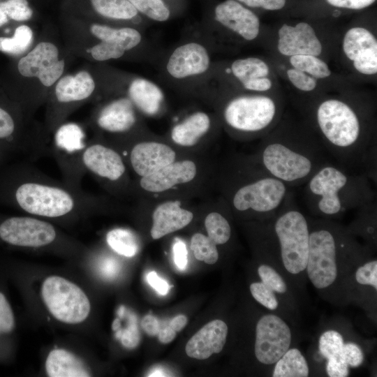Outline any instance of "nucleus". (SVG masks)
<instances>
[{
  "mask_svg": "<svg viewBox=\"0 0 377 377\" xmlns=\"http://www.w3.org/2000/svg\"><path fill=\"white\" fill-rule=\"evenodd\" d=\"M147 279L149 285L160 295H165L168 294L170 286L165 280L160 278L155 272H149Z\"/></svg>",
  "mask_w": 377,
  "mask_h": 377,
  "instance_id": "nucleus-48",
  "label": "nucleus"
},
{
  "mask_svg": "<svg viewBox=\"0 0 377 377\" xmlns=\"http://www.w3.org/2000/svg\"><path fill=\"white\" fill-rule=\"evenodd\" d=\"M246 89L255 91H265L271 89L272 81L267 77L256 78L242 84Z\"/></svg>",
  "mask_w": 377,
  "mask_h": 377,
  "instance_id": "nucleus-49",
  "label": "nucleus"
},
{
  "mask_svg": "<svg viewBox=\"0 0 377 377\" xmlns=\"http://www.w3.org/2000/svg\"><path fill=\"white\" fill-rule=\"evenodd\" d=\"M347 339L336 329H327L319 336L318 353L325 360V372L329 377H346L350 369L346 361Z\"/></svg>",
  "mask_w": 377,
  "mask_h": 377,
  "instance_id": "nucleus-20",
  "label": "nucleus"
},
{
  "mask_svg": "<svg viewBox=\"0 0 377 377\" xmlns=\"http://www.w3.org/2000/svg\"><path fill=\"white\" fill-rule=\"evenodd\" d=\"M163 374L159 371V370H156L154 371V372H152L150 375H149V376H164V375H163Z\"/></svg>",
  "mask_w": 377,
  "mask_h": 377,
  "instance_id": "nucleus-57",
  "label": "nucleus"
},
{
  "mask_svg": "<svg viewBox=\"0 0 377 377\" xmlns=\"http://www.w3.org/2000/svg\"><path fill=\"white\" fill-rule=\"evenodd\" d=\"M13 153L4 145L0 143V167Z\"/></svg>",
  "mask_w": 377,
  "mask_h": 377,
  "instance_id": "nucleus-54",
  "label": "nucleus"
},
{
  "mask_svg": "<svg viewBox=\"0 0 377 377\" xmlns=\"http://www.w3.org/2000/svg\"><path fill=\"white\" fill-rule=\"evenodd\" d=\"M263 256L286 277L301 287L306 278L309 246V219L289 193L283 205L270 220L258 221Z\"/></svg>",
  "mask_w": 377,
  "mask_h": 377,
  "instance_id": "nucleus-3",
  "label": "nucleus"
},
{
  "mask_svg": "<svg viewBox=\"0 0 377 377\" xmlns=\"http://www.w3.org/2000/svg\"><path fill=\"white\" fill-rule=\"evenodd\" d=\"M320 141L304 135L272 134L262 142L255 158L289 188L304 184L328 162Z\"/></svg>",
  "mask_w": 377,
  "mask_h": 377,
  "instance_id": "nucleus-5",
  "label": "nucleus"
},
{
  "mask_svg": "<svg viewBox=\"0 0 377 377\" xmlns=\"http://www.w3.org/2000/svg\"><path fill=\"white\" fill-rule=\"evenodd\" d=\"M44 303L51 314L61 322L76 324L84 321L90 312V302L75 283L58 276L45 279L41 288Z\"/></svg>",
  "mask_w": 377,
  "mask_h": 377,
  "instance_id": "nucleus-8",
  "label": "nucleus"
},
{
  "mask_svg": "<svg viewBox=\"0 0 377 377\" xmlns=\"http://www.w3.org/2000/svg\"><path fill=\"white\" fill-rule=\"evenodd\" d=\"M93 9L100 15L113 20H131L138 10L128 0H90Z\"/></svg>",
  "mask_w": 377,
  "mask_h": 377,
  "instance_id": "nucleus-32",
  "label": "nucleus"
},
{
  "mask_svg": "<svg viewBox=\"0 0 377 377\" xmlns=\"http://www.w3.org/2000/svg\"><path fill=\"white\" fill-rule=\"evenodd\" d=\"M207 236L216 245L226 244L232 235V229L228 220L221 213L212 212L205 219Z\"/></svg>",
  "mask_w": 377,
  "mask_h": 377,
  "instance_id": "nucleus-36",
  "label": "nucleus"
},
{
  "mask_svg": "<svg viewBox=\"0 0 377 377\" xmlns=\"http://www.w3.org/2000/svg\"><path fill=\"white\" fill-rule=\"evenodd\" d=\"M369 253L355 268L348 282L347 300L357 301L364 306L369 300L376 303L377 293V260Z\"/></svg>",
  "mask_w": 377,
  "mask_h": 377,
  "instance_id": "nucleus-24",
  "label": "nucleus"
},
{
  "mask_svg": "<svg viewBox=\"0 0 377 377\" xmlns=\"http://www.w3.org/2000/svg\"><path fill=\"white\" fill-rule=\"evenodd\" d=\"M87 173L110 183L121 181L126 174L123 157L114 148L96 140L88 141L82 156Z\"/></svg>",
  "mask_w": 377,
  "mask_h": 377,
  "instance_id": "nucleus-14",
  "label": "nucleus"
},
{
  "mask_svg": "<svg viewBox=\"0 0 377 377\" xmlns=\"http://www.w3.org/2000/svg\"><path fill=\"white\" fill-rule=\"evenodd\" d=\"M108 246L117 253L131 258L138 251V240L135 234L125 228H114L106 235Z\"/></svg>",
  "mask_w": 377,
  "mask_h": 377,
  "instance_id": "nucleus-33",
  "label": "nucleus"
},
{
  "mask_svg": "<svg viewBox=\"0 0 377 377\" xmlns=\"http://www.w3.org/2000/svg\"><path fill=\"white\" fill-rule=\"evenodd\" d=\"M128 94L133 105L147 115L156 114L163 101L161 89L145 78L133 80L129 84Z\"/></svg>",
  "mask_w": 377,
  "mask_h": 377,
  "instance_id": "nucleus-27",
  "label": "nucleus"
},
{
  "mask_svg": "<svg viewBox=\"0 0 377 377\" xmlns=\"http://www.w3.org/2000/svg\"><path fill=\"white\" fill-rule=\"evenodd\" d=\"M258 279L249 285L252 297L267 311L285 318L296 310V300L284 275L265 258L256 268Z\"/></svg>",
  "mask_w": 377,
  "mask_h": 377,
  "instance_id": "nucleus-9",
  "label": "nucleus"
},
{
  "mask_svg": "<svg viewBox=\"0 0 377 377\" xmlns=\"http://www.w3.org/2000/svg\"><path fill=\"white\" fill-rule=\"evenodd\" d=\"M210 59L207 49L200 43L191 42L177 47L166 65L168 73L174 78L183 79L205 73Z\"/></svg>",
  "mask_w": 377,
  "mask_h": 377,
  "instance_id": "nucleus-17",
  "label": "nucleus"
},
{
  "mask_svg": "<svg viewBox=\"0 0 377 377\" xmlns=\"http://www.w3.org/2000/svg\"><path fill=\"white\" fill-rule=\"evenodd\" d=\"M45 369L50 377H88L86 364L75 354L65 349L52 350L47 357Z\"/></svg>",
  "mask_w": 377,
  "mask_h": 377,
  "instance_id": "nucleus-26",
  "label": "nucleus"
},
{
  "mask_svg": "<svg viewBox=\"0 0 377 377\" xmlns=\"http://www.w3.org/2000/svg\"><path fill=\"white\" fill-rule=\"evenodd\" d=\"M52 133L48 153L57 163L62 181L74 188L82 189V181L87 174L82 156L88 142L84 128L79 124L64 121Z\"/></svg>",
  "mask_w": 377,
  "mask_h": 377,
  "instance_id": "nucleus-7",
  "label": "nucleus"
},
{
  "mask_svg": "<svg viewBox=\"0 0 377 377\" xmlns=\"http://www.w3.org/2000/svg\"><path fill=\"white\" fill-rule=\"evenodd\" d=\"M310 368L307 360L296 347H290L273 365V377H307Z\"/></svg>",
  "mask_w": 377,
  "mask_h": 377,
  "instance_id": "nucleus-30",
  "label": "nucleus"
},
{
  "mask_svg": "<svg viewBox=\"0 0 377 377\" xmlns=\"http://www.w3.org/2000/svg\"><path fill=\"white\" fill-rule=\"evenodd\" d=\"M278 34V50L283 55L310 54L317 57L322 52V45L314 29L306 22H301L295 26L284 24Z\"/></svg>",
  "mask_w": 377,
  "mask_h": 377,
  "instance_id": "nucleus-18",
  "label": "nucleus"
},
{
  "mask_svg": "<svg viewBox=\"0 0 377 377\" xmlns=\"http://www.w3.org/2000/svg\"><path fill=\"white\" fill-rule=\"evenodd\" d=\"M58 232L50 222L32 216L0 217V240L12 246L43 248L56 242Z\"/></svg>",
  "mask_w": 377,
  "mask_h": 377,
  "instance_id": "nucleus-12",
  "label": "nucleus"
},
{
  "mask_svg": "<svg viewBox=\"0 0 377 377\" xmlns=\"http://www.w3.org/2000/svg\"><path fill=\"white\" fill-rule=\"evenodd\" d=\"M94 121L97 128L103 131L126 133L136 122L134 105L128 98L114 100L97 111Z\"/></svg>",
  "mask_w": 377,
  "mask_h": 377,
  "instance_id": "nucleus-23",
  "label": "nucleus"
},
{
  "mask_svg": "<svg viewBox=\"0 0 377 377\" xmlns=\"http://www.w3.org/2000/svg\"><path fill=\"white\" fill-rule=\"evenodd\" d=\"M92 58L98 61H104L121 57L125 50L119 45L109 41H101L89 50Z\"/></svg>",
  "mask_w": 377,
  "mask_h": 377,
  "instance_id": "nucleus-41",
  "label": "nucleus"
},
{
  "mask_svg": "<svg viewBox=\"0 0 377 377\" xmlns=\"http://www.w3.org/2000/svg\"><path fill=\"white\" fill-rule=\"evenodd\" d=\"M196 165L189 160L172 162L140 180L145 191L158 193L170 189L175 185L193 180L196 175Z\"/></svg>",
  "mask_w": 377,
  "mask_h": 377,
  "instance_id": "nucleus-22",
  "label": "nucleus"
},
{
  "mask_svg": "<svg viewBox=\"0 0 377 377\" xmlns=\"http://www.w3.org/2000/svg\"><path fill=\"white\" fill-rule=\"evenodd\" d=\"M330 6L337 8L359 10L368 8L376 0H325Z\"/></svg>",
  "mask_w": 377,
  "mask_h": 377,
  "instance_id": "nucleus-46",
  "label": "nucleus"
},
{
  "mask_svg": "<svg viewBox=\"0 0 377 377\" xmlns=\"http://www.w3.org/2000/svg\"><path fill=\"white\" fill-rule=\"evenodd\" d=\"M292 329L279 315L267 310L256 323L253 353L262 365L273 366L291 346Z\"/></svg>",
  "mask_w": 377,
  "mask_h": 377,
  "instance_id": "nucleus-11",
  "label": "nucleus"
},
{
  "mask_svg": "<svg viewBox=\"0 0 377 377\" xmlns=\"http://www.w3.org/2000/svg\"><path fill=\"white\" fill-rule=\"evenodd\" d=\"M14 327L13 310L5 295L0 292V334L10 332Z\"/></svg>",
  "mask_w": 377,
  "mask_h": 377,
  "instance_id": "nucleus-44",
  "label": "nucleus"
},
{
  "mask_svg": "<svg viewBox=\"0 0 377 377\" xmlns=\"http://www.w3.org/2000/svg\"><path fill=\"white\" fill-rule=\"evenodd\" d=\"M210 124L209 117L206 113H193L173 127L171 131L172 140L180 146H193L208 131Z\"/></svg>",
  "mask_w": 377,
  "mask_h": 377,
  "instance_id": "nucleus-28",
  "label": "nucleus"
},
{
  "mask_svg": "<svg viewBox=\"0 0 377 377\" xmlns=\"http://www.w3.org/2000/svg\"><path fill=\"white\" fill-rule=\"evenodd\" d=\"M0 8L9 20L17 22L28 21L34 14L28 0H4L0 2Z\"/></svg>",
  "mask_w": 377,
  "mask_h": 377,
  "instance_id": "nucleus-40",
  "label": "nucleus"
},
{
  "mask_svg": "<svg viewBox=\"0 0 377 377\" xmlns=\"http://www.w3.org/2000/svg\"><path fill=\"white\" fill-rule=\"evenodd\" d=\"M249 8H262L268 11H278L284 8L288 0H236Z\"/></svg>",
  "mask_w": 377,
  "mask_h": 377,
  "instance_id": "nucleus-45",
  "label": "nucleus"
},
{
  "mask_svg": "<svg viewBox=\"0 0 377 377\" xmlns=\"http://www.w3.org/2000/svg\"><path fill=\"white\" fill-rule=\"evenodd\" d=\"M158 340L162 343H168L171 342L176 337V332L169 325H160V330L157 334Z\"/></svg>",
  "mask_w": 377,
  "mask_h": 377,
  "instance_id": "nucleus-52",
  "label": "nucleus"
},
{
  "mask_svg": "<svg viewBox=\"0 0 377 377\" xmlns=\"http://www.w3.org/2000/svg\"><path fill=\"white\" fill-rule=\"evenodd\" d=\"M231 71L242 84L256 78L267 77L269 74L267 64L255 57L235 60L232 64Z\"/></svg>",
  "mask_w": 377,
  "mask_h": 377,
  "instance_id": "nucleus-34",
  "label": "nucleus"
},
{
  "mask_svg": "<svg viewBox=\"0 0 377 377\" xmlns=\"http://www.w3.org/2000/svg\"><path fill=\"white\" fill-rule=\"evenodd\" d=\"M288 188L256 160L253 175L232 192V207L238 212L253 214L258 221H269L285 202L290 193Z\"/></svg>",
  "mask_w": 377,
  "mask_h": 377,
  "instance_id": "nucleus-6",
  "label": "nucleus"
},
{
  "mask_svg": "<svg viewBox=\"0 0 377 377\" xmlns=\"http://www.w3.org/2000/svg\"><path fill=\"white\" fill-rule=\"evenodd\" d=\"M193 218V213L182 208L179 201H168L160 204L152 214L151 236L154 239H160L184 228Z\"/></svg>",
  "mask_w": 377,
  "mask_h": 377,
  "instance_id": "nucleus-25",
  "label": "nucleus"
},
{
  "mask_svg": "<svg viewBox=\"0 0 377 377\" xmlns=\"http://www.w3.org/2000/svg\"><path fill=\"white\" fill-rule=\"evenodd\" d=\"M355 221L347 227L356 237H362L374 247L376 239V202L374 200L357 209Z\"/></svg>",
  "mask_w": 377,
  "mask_h": 377,
  "instance_id": "nucleus-31",
  "label": "nucleus"
},
{
  "mask_svg": "<svg viewBox=\"0 0 377 377\" xmlns=\"http://www.w3.org/2000/svg\"><path fill=\"white\" fill-rule=\"evenodd\" d=\"M8 20L9 19L6 15V13L0 8V27L8 23Z\"/></svg>",
  "mask_w": 377,
  "mask_h": 377,
  "instance_id": "nucleus-55",
  "label": "nucleus"
},
{
  "mask_svg": "<svg viewBox=\"0 0 377 377\" xmlns=\"http://www.w3.org/2000/svg\"><path fill=\"white\" fill-rule=\"evenodd\" d=\"M309 246L306 278L324 297L347 299L349 279L356 266L369 253L347 227L327 219L308 217Z\"/></svg>",
  "mask_w": 377,
  "mask_h": 377,
  "instance_id": "nucleus-2",
  "label": "nucleus"
},
{
  "mask_svg": "<svg viewBox=\"0 0 377 377\" xmlns=\"http://www.w3.org/2000/svg\"><path fill=\"white\" fill-rule=\"evenodd\" d=\"M343 50L358 72L364 75L377 73V41L368 29H350L344 36Z\"/></svg>",
  "mask_w": 377,
  "mask_h": 377,
  "instance_id": "nucleus-15",
  "label": "nucleus"
},
{
  "mask_svg": "<svg viewBox=\"0 0 377 377\" xmlns=\"http://www.w3.org/2000/svg\"><path fill=\"white\" fill-rule=\"evenodd\" d=\"M216 20L247 40L255 39L260 30L258 17L236 0H225L214 8Z\"/></svg>",
  "mask_w": 377,
  "mask_h": 377,
  "instance_id": "nucleus-16",
  "label": "nucleus"
},
{
  "mask_svg": "<svg viewBox=\"0 0 377 377\" xmlns=\"http://www.w3.org/2000/svg\"><path fill=\"white\" fill-rule=\"evenodd\" d=\"M112 329L113 330H117L120 327V321L118 318L115 319L112 323Z\"/></svg>",
  "mask_w": 377,
  "mask_h": 377,
  "instance_id": "nucleus-56",
  "label": "nucleus"
},
{
  "mask_svg": "<svg viewBox=\"0 0 377 377\" xmlns=\"http://www.w3.org/2000/svg\"><path fill=\"white\" fill-rule=\"evenodd\" d=\"M128 156L134 172L142 177L172 163L176 154L163 143L142 142L132 147Z\"/></svg>",
  "mask_w": 377,
  "mask_h": 377,
  "instance_id": "nucleus-19",
  "label": "nucleus"
},
{
  "mask_svg": "<svg viewBox=\"0 0 377 377\" xmlns=\"http://www.w3.org/2000/svg\"><path fill=\"white\" fill-rule=\"evenodd\" d=\"M138 10L157 22L167 21L170 10L163 0H128Z\"/></svg>",
  "mask_w": 377,
  "mask_h": 377,
  "instance_id": "nucleus-39",
  "label": "nucleus"
},
{
  "mask_svg": "<svg viewBox=\"0 0 377 377\" xmlns=\"http://www.w3.org/2000/svg\"><path fill=\"white\" fill-rule=\"evenodd\" d=\"M59 59V50L54 43L40 41L20 59L17 70L22 77L37 79L43 87H50L64 72L65 61Z\"/></svg>",
  "mask_w": 377,
  "mask_h": 377,
  "instance_id": "nucleus-13",
  "label": "nucleus"
},
{
  "mask_svg": "<svg viewBox=\"0 0 377 377\" xmlns=\"http://www.w3.org/2000/svg\"><path fill=\"white\" fill-rule=\"evenodd\" d=\"M277 114V106L269 96H242L225 107L223 118L232 128L244 133H260L269 128Z\"/></svg>",
  "mask_w": 377,
  "mask_h": 377,
  "instance_id": "nucleus-10",
  "label": "nucleus"
},
{
  "mask_svg": "<svg viewBox=\"0 0 377 377\" xmlns=\"http://www.w3.org/2000/svg\"><path fill=\"white\" fill-rule=\"evenodd\" d=\"M0 205L42 219H63L87 214L101 200L21 162L0 170Z\"/></svg>",
  "mask_w": 377,
  "mask_h": 377,
  "instance_id": "nucleus-1",
  "label": "nucleus"
},
{
  "mask_svg": "<svg viewBox=\"0 0 377 377\" xmlns=\"http://www.w3.org/2000/svg\"><path fill=\"white\" fill-rule=\"evenodd\" d=\"M141 325L143 330L148 335L156 336L159 332L161 325L154 316L147 315L142 318Z\"/></svg>",
  "mask_w": 377,
  "mask_h": 377,
  "instance_id": "nucleus-51",
  "label": "nucleus"
},
{
  "mask_svg": "<svg viewBox=\"0 0 377 377\" xmlns=\"http://www.w3.org/2000/svg\"><path fill=\"white\" fill-rule=\"evenodd\" d=\"M118 262L111 257L104 258L100 264V270L102 274L107 278H112L119 271Z\"/></svg>",
  "mask_w": 377,
  "mask_h": 377,
  "instance_id": "nucleus-50",
  "label": "nucleus"
},
{
  "mask_svg": "<svg viewBox=\"0 0 377 377\" xmlns=\"http://www.w3.org/2000/svg\"><path fill=\"white\" fill-rule=\"evenodd\" d=\"M172 249L175 265L179 269H184L188 263L187 249L185 243L180 239H176Z\"/></svg>",
  "mask_w": 377,
  "mask_h": 377,
  "instance_id": "nucleus-47",
  "label": "nucleus"
},
{
  "mask_svg": "<svg viewBox=\"0 0 377 377\" xmlns=\"http://www.w3.org/2000/svg\"><path fill=\"white\" fill-rule=\"evenodd\" d=\"M115 336L121 340L122 345L128 348H133L138 345L140 334L134 315H131L129 318L128 327L124 330H118Z\"/></svg>",
  "mask_w": 377,
  "mask_h": 377,
  "instance_id": "nucleus-42",
  "label": "nucleus"
},
{
  "mask_svg": "<svg viewBox=\"0 0 377 377\" xmlns=\"http://www.w3.org/2000/svg\"><path fill=\"white\" fill-rule=\"evenodd\" d=\"M228 333L227 324L215 319L200 329L187 342V355L197 360H205L219 353L223 348Z\"/></svg>",
  "mask_w": 377,
  "mask_h": 377,
  "instance_id": "nucleus-21",
  "label": "nucleus"
},
{
  "mask_svg": "<svg viewBox=\"0 0 377 377\" xmlns=\"http://www.w3.org/2000/svg\"><path fill=\"white\" fill-rule=\"evenodd\" d=\"M304 186L308 209L321 219L333 220L376 200L371 180L365 172L350 174L341 165L330 161L317 170Z\"/></svg>",
  "mask_w": 377,
  "mask_h": 377,
  "instance_id": "nucleus-4",
  "label": "nucleus"
},
{
  "mask_svg": "<svg viewBox=\"0 0 377 377\" xmlns=\"http://www.w3.org/2000/svg\"><path fill=\"white\" fill-rule=\"evenodd\" d=\"M191 249L197 260L207 264L213 265L219 260L217 245L203 234L195 233L192 236Z\"/></svg>",
  "mask_w": 377,
  "mask_h": 377,
  "instance_id": "nucleus-38",
  "label": "nucleus"
},
{
  "mask_svg": "<svg viewBox=\"0 0 377 377\" xmlns=\"http://www.w3.org/2000/svg\"><path fill=\"white\" fill-rule=\"evenodd\" d=\"M290 62L294 68L309 74L314 78H325L331 74L327 64L316 56L293 55L290 57Z\"/></svg>",
  "mask_w": 377,
  "mask_h": 377,
  "instance_id": "nucleus-37",
  "label": "nucleus"
},
{
  "mask_svg": "<svg viewBox=\"0 0 377 377\" xmlns=\"http://www.w3.org/2000/svg\"><path fill=\"white\" fill-rule=\"evenodd\" d=\"M187 323V318L184 315H178L168 323L176 332L181 331Z\"/></svg>",
  "mask_w": 377,
  "mask_h": 377,
  "instance_id": "nucleus-53",
  "label": "nucleus"
},
{
  "mask_svg": "<svg viewBox=\"0 0 377 377\" xmlns=\"http://www.w3.org/2000/svg\"><path fill=\"white\" fill-rule=\"evenodd\" d=\"M34 39L31 28L26 24L17 27L12 37H0V51L10 55H19L25 52Z\"/></svg>",
  "mask_w": 377,
  "mask_h": 377,
  "instance_id": "nucleus-35",
  "label": "nucleus"
},
{
  "mask_svg": "<svg viewBox=\"0 0 377 377\" xmlns=\"http://www.w3.org/2000/svg\"><path fill=\"white\" fill-rule=\"evenodd\" d=\"M287 75L290 82L301 91H311L316 87V78L302 71L290 68L287 71Z\"/></svg>",
  "mask_w": 377,
  "mask_h": 377,
  "instance_id": "nucleus-43",
  "label": "nucleus"
},
{
  "mask_svg": "<svg viewBox=\"0 0 377 377\" xmlns=\"http://www.w3.org/2000/svg\"><path fill=\"white\" fill-rule=\"evenodd\" d=\"M89 30L101 41L114 43L125 51L134 48L142 40L140 33L131 27L112 28L104 24H92Z\"/></svg>",
  "mask_w": 377,
  "mask_h": 377,
  "instance_id": "nucleus-29",
  "label": "nucleus"
}]
</instances>
